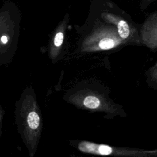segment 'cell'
Instances as JSON below:
<instances>
[{
  "instance_id": "6da1fadb",
  "label": "cell",
  "mask_w": 157,
  "mask_h": 157,
  "mask_svg": "<svg viewBox=\"0 0 157 157\" xmlns=\"http://www.w3.org/2000/svg\"><path fill=\"white\" fill-rule=\"evenodd\" d=\"M78 149L84 153L112 157H157V148L145 150L131 147H120L107 144L82 141Z\"/></svg>"
},
{
  "instance_id": "7a4b0ae2",
  "label": "cell",
  "mask_w": 157,
  "mask_h": 157,
  "mask_svg": "<svg viewBox=\"0 0 157 157\" xmlns=\"http://www.w3.org/2000/svg\"><path fill=\"white\" fill-rule=\"evenodd\" d=\"M103 18L116 28L120 37L127 44H142L140 34L136 28L118 15L112 13H104Z\"/></svg>"
},
{
  "instance_id": "3957f363",
  "label": "cell",
  "mask_w": 157,
  "mask_h": 157,
  "mask_svg": "<svg viewBox=\"0 0 157 157\" xmlns=\"http://www.w3.org/2000/svg\"><path fill=\"white\" fill-rule=\"evenodd\" d=\"M24 116L25 136L28 142L34 145L38 139L40 129V117L36 110L35 106L31 104H26Z\"/></svg>"
},
{
  "instance_id": "277c9868",
  "label": "cell",
  "mask_w": 157,
  "mask_h": 157,
  "mask_svg": "<svg viewBox=\"0 0 157 157\" xmlns=\"http://www.w3.org/2000/svg\"><path fill=\"white\" fill-rule=\"evenodd\" d=\"M140 37L143 45L150 50H157V12L151 13L144 21Z\"/></svg>"
},
{
  "instance_id": "5b68a950",
  "label": "cell",
  "mask_w": 157,
  "mask_h": 157,
  "mask_svg": "<svg viewBox=\"0 0 157 157\" xmlns=\"http://www.w3.org/2000/svg\"><path fill=\"white\" fill-rule=\"evenodd\" d=\"M146 82L151 88L157 89V61L146 72Z\"/></svg>"
},
{
  "instance_id": "8992f818",
  "label": "cell",
  "mask_w": 157,
  "mask_h": 157,
  "mask_svg": "<svg viewBox=\"0 0 157 157\" xmlns=\"http://www.w3.org/2000/svg\"><path fill=\"white\" fill-rule=\"evenodd\" d=\"M64 39V36L63 34L61 32L58 33L54 38V44L56 47H59L61 45Z\"/></svg>"
},
{
  "instance_id": "52a82bcc",
  "label": "cell",
  "mask_w": 157,
  "mask_h": 157,
  "mask_svg": "<svg viewBox=\"0 0 157 157\" xmlns=\"http://www.w3.org/2000/svg\"><path fill=\"white\" fill-rule=\"evenodd\" d=\"M1 41H2L4 44L7 43V41H8L7 37L6 36H2V37H1Z\"/></svg>"
},
{
  "instance_id": "ba28073f",
  "label": "cell",
  "mask_w": 157,
  "mask_h": 157,
  "mask_svg": "<svg viewBox=\"0 0 157 157\" xmlns=\"http://www.w3.org/2000/svg\"><path fill=\"white\" fill-rule=\"evenodd\" d=\"M153 0H145L144 1V5H145V6H148Z\"/></svg>"
}]
</instances>
